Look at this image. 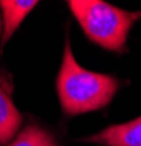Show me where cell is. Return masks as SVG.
Instances as JSON below:
<instances>
[{
    "instance_id": "6da1fadb",
    "label": "cell",
    "mask_w": 141,
    "mask_h": 146,
    "mask_svg": "<svg viewBox=\"0 0 141 146\" xmlns=\"http://www.w3.org/2000/svg\"><path fill=\"white\" fill-rule=\"evenodd\" d=\"M119 85V80L110 75L90 72L79 66L69 40L65 41L63 58L56 79V91L66 115H79L104 108L113 100Z\"/></svg>"
},
{
    "instance_id": "7a4b0ae2",
    "label": "cell",
    "mask_w": 141,
    "mask_h": 146,
    "mask_svg": "<svg viewBox=\"0 0 141 146\" xmlns=\"http://www.w3.org/2000/svg\"><path fill=\"white\" fill-rule=\"evenodd\" d=\"M70 12L85 36L104 50L124 53L128 34L141 12H128L101 0H70Z\"/></svg>"
},
{
    "instance_id": "3957f363",
    "label": "cell",
    "mask_w": 141,
    "mask_h": 146,
    "mask_svg": "<svg viewBox=\"0 0 141 146\" xmlns=\"http://www.w3.org/2000/svg\"><path fill=\"white\" fill-rule=\"evenodd\" d=\"M81 140L100 146H141V115L122 124L109 126Z\"/></svg>"
},
{
    "instance_id": "277c9868",
    "label": "cell",
    "mask_w": 141,
    "mask_h": 146,
    "mask_svg": "<svg viewBox=\"0 0 141 146\" xmlns=\"http://www.w3.org/2000/svg\"><path fill=\"white\" fill-rule=\"evenodd\" d=\"M38 5L35 0H0V10L3 16L2 31V48L16 32L19 25L27 18V15Z\"/></svg>"
},
{
    "instance_id": "5b68a950",
    "label": "cell",
    "mask_w": 141,
    "mask_h": 146,
    "mask_svg": "<svg viewBox=\"0 0 141 146\" xmlns=\"http://www.w3.org/2000/svg\"><path fill=\"white\" fill-rule=\"evenodd\" d=\"M22 114L13 104L10 94L0 88V145H9L22 126Z\"/></svg>"
},
{
    "instance_id": "8992f818",
    "label": "cell",
    "mask_w": 141,
    "mask_h": 146,
    "mask_svg": "<svg viewBox=\"0 0 141 146\" xmlns=\"http://www.w3.org/2000/svg\"><path fill=\"white\" fill-rule=\"evenodd\" d=\"M7 146H57L52 133L38 124H27Z\"/></svg>"
},
{
    "instance_id": "52a82bcc",
    "label": "cell",
    "mask_w": 141,
    "mask_h": 146,
    "mask_svg": "<svg viewBox=\"0 0 141 146\" xmlns=\"http://www.w3.org/2000/svg\"><path fill=\"white\" fill-rule=\"evenodd\" d=\"M0 88L5 89L7 94H12V92H13V85H12L9 76L6 75L5 72H2V70H0Z\"/></svg>"
}]
</instances>
